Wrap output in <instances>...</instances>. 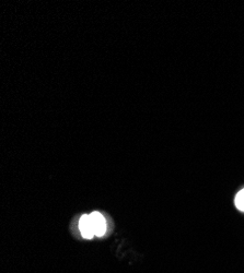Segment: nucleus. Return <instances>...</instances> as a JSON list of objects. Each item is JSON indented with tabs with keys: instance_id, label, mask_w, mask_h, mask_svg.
Listing matches in <instances>:
<instances>
[{
	"instance_id": "nucleus-1",
	"label": "nucleus",
	"mask_w": 244,
	"mask_h": 273,
	"mask_svg": "<svg viewBox=\"0 0 244 273\" xmlns=\"http://www.w3.org/2000/svg\"><path fill=\"white\" fill-rule=\"evenodd\" d=\"M91 222H92L94 235L101 237L105 234L106 232V221L105 217L99 213V212H92V213L89 214Z\"/></svg>"
},
{
	"instance_id": "nucleus-2",
	"label": "nucleus",
	"mask_w": 244,
	"mask_h": 273,
	"mask_svg": "<svg viewBox=\"0 0 244 273\" xmlns=\"http://www.w3.org/2000/svg\"><path fill=\"white\" fill-rule=\"evenodd\" d=\"M79 230L81 232V235L84 239H91L94 236V231L92 226V222H91L90 215H82L79 220Z\"/></svg>"
},
{
	"instance_id": "nucleus-3",
	"label": "nucleus",
	"mask_w": 244,
	"mask_h": 273,
	"mask_svg": "<svg viewBox=\"0 0 244 273\" xmlns=\"http://www.w3.org/2000/svg\"><path fill=\"white\" fill-rule=\"evenodd\" d=\"M235 204H236V206L239 210L244 212V188L241 191H239V193L237 194Z\"/></svg>"
}]
</instances>
